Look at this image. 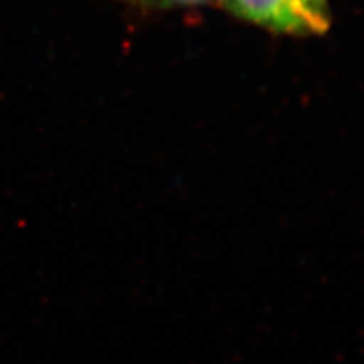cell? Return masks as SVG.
Listing matches in <instances>:
<instances>
[{
    "instance_id": "cell-2",
    "label": "cell",
    "mask_w": 364,
    "mask_h": 364,
    "mask_svg": "<svg viewBox=\"0 0 364 364\" xmlns=\"http://www.w3.org/2000/svg\"><path fill=\"white\" fill-rule=\"evenodd\" d=\"M122 2L142 9H172L184 6H199V4H208L209 0H122Z\"/></svg>"
},
{
    "instance_id": "cell-1",
    "label": "cell",
    "mask_w": 364,
    "mask_h": 364,
    "mask_svg": "<svg viewBox=\"0 0 364 364\" xmlns=\"http://www.w3.org/2000/svg\"><path fill=\"white\" fill-rule=\"evenodd\" d=\"M226 11L268 31L318 36L331 27L329 0H221Z\"/></svg>"
}]
</instances>
